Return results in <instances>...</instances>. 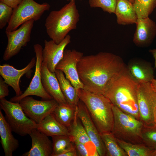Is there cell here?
Listing matches in <instances>:
<instances>
[{"label": "cell", "mask_w": 156, "mask_h": 156, "mask_svg": "<svg viewBox=\"0 0 156 156\" xmlns=\"http://www.w3.org/2000/svg\"><path fill=\"white\" fill-rule=\"evenodd\" d=\"M126 68L120 57L107 52L83 56L77 64L83 89L98 94L104 95L109 82Z\"/></svg>", "instance_id": "cell-1"}, {"label": "cell", "mask_w": 156, "mask_h": 156, "mask_svg": "<svg viewBox=\"0 0 156 156\" xmlns=\"http://www.w3.org/2000/svg\"><path fill=\"white\" fill-rule=\"evenodd\" d=\"M138 83L131 76L126 67L109 82L104 95L122 112L140 120L137 98Z\"/></svg>", "instance_id": "cell-2"}, {"label": "cell", "mask_w": 156, "mask_h": 156, "mask_svg": "<svg viewBox=\"0 0 156 156\" xmlns=\"http://www.w3.org/2000/svg\"><path fill=\"white\" fill-rule=\"evenodd\" d=\"M79 99L85 105L100 134L111 132L114 116L112 104L103 94H96L83 88L77 90Z\"/></svg>", "instance_id": "cell-3"}, {"label": "cell", "mask_w": 156, "mask_h": 156, "mask_svg": "<svg viewBox=\"0 0 156 156\" xmlns=\"http://www.w3.org/2000/svg\"><path fill=\"white\" fill-rule=\"evenodd\" d=\"M79 16L75 0H70L60 10L51 12L47 17L44 25L47 34L59 44L70 31L77 28Z\"/></svg>", "instance_id": "cell-4"}, {"label": "cell", "mask_w": 156, "mask_h": 156, "mask_svg": "<svg viewBox=\"0 0 156 156\" xmlns=\"http://www.w3.org/2000/svg\"><path fill=\"white\" fill-rule=\"evenodd\" d=\"M114 123L112 133L117 139L135 144H144L142 122L133 116L122 112L112 105Z\"/></svg>", "instance_id": "cell-5"}, {"label": "cell", "mask_w": 156, "mask_h": 156, "mask_svg": "<svg viewBox=\"0 0 156 156\" xmlns=\"http://www.w3.org/2000/svg\"><path fill=\"white\" fill-rule=\"evenodd\" d=\"M0 106L12 132L24 136L37 128L38 124L26 115L19 102L8 101L4 98L0 99Z\"/></svg>", "instance_id": "cell-6"}, {"label": "cell", "mask_w": 156, "mask_h": 156, "mask_svg": "<svg viewBox=\"0 0 156 156\" xmlns=\"http://www.w3.org/2000/svg\"><path fill=\"white\" fill-rule=\"evenodd\" d=\"M51 6L48 3H39L34 0H23L13 8L12 15L5 32L11 31L30 20H39L44 12L48 11Z\"/></svg>", "instance_id": "cell-7"}, {"label": "cell", "mask_w": 156, "mask_h": 156, "mask_svg": "<svg viewBox=\"0 0 156 156\" xmlns=\"http://www.w3.org/2000/svg\"><path fill=\"white\" fill-rule=\"evenodd\" d=\"M137 98L140 120L144 126L149 127L155 121L154 111L156 105V92L150 82L138 83Z\"/></svg>", "instance_id": "cell-8"}, {"label": "cell", "mask_w": 156, "mask_h": 156, "mask_svg": "<svg viewBox=\"0 0 156 156\" xmlns=\"http://www.w3.org/2000/svg\"><path fill=\"white\" fill-rule=\"evenodd\" d=\"M34 21L30 20L22 24L18 29L5 32L8 42L3 55L4 60H8L16 55L30 41Z\"/></svg>", "instance_id": "cell-9"}, {"label": "cell", "mask_w": 156, "mask_h": 156, "mask_svg": "<svg viewBox=\"0 0 156 156\" xmlns=\"http://www.w3.org/2000/svg\"><path fill=\"white\" fill-rule=\"evenodd\" d=\"M35 53L36 64L34 74L28 88L24 92L18 96L11 98L10 101L13 102H19L24 97L30 95L40 97L44 100L53 99L45 90L42 82L41 67L42 61V46L38 44L34 45Z\"/></svg>", "instance_id": "cell-10"}, {"label": "cell", "mask_w": 156, "mask_h": 156, "mask_svg": "<svg viewBox=\"0 0 156 156\" xmlns=\"http://www.w3.org/2000/svg\"><path fill=\"white\" fill-rule=\"evenodd\" d=\"M19 102L26 115L37 124L52 113L59 105L54 99L39 101L29 96L24 97Z\"/></svg>", "instance_id": "cell-11"}, {"label": "cell", "mask_w": 156, "mask_h": 156, "mask_svg": "<svg viewBox=\"0 0 156 156\" xmlns=\"http://www.w3.org/2000/svg\"><path fill=\"white\" fill-rule=\"evenodd\" d=\"M83 56L82 53L75 50L65 49L62 59L55 68L63 73L77 91L83 88L77 70V64Z\"/></svg>", "instance_id": "cell-12"}, {"label": "cell", "mask_w": 156, "mask_h": 156, "mask_svg": "<svg viewBox=\"0 0 156 156\" xmlns=\"http://www.w3.org/2000/svg\"><path fill=\"white\" fill-rule=\"evenodd\" d=\"M78 117L100 156H106V152L101 135L84 103L80 100L76 106Z\"/></svg>", "instance_id": "cell-13"}, {"label": "cell", "mask_w": 156, "mask_h": 156, "mask_svg": "<svg viewBox=\"0 0 156 156\" xmlns=\"http://www.w3.org/2000/svg\"><path fill=\"white\" fill-rule=\"evenodd\" d=\"M71 37L68 34L60 43L53 40H44L42 50V63L51 72H55L56 65L62 59L66 46L71 42Z\"/></svg>", "instance_id": "cell-14"}, {"label": "cell", "mask_w": 156, "mask_h": 156, "mask_svg": "<svg viewBox=\"0 0 156 156\" xmlns=\"http://www.w3.org/2000/svg\"><path fill=\"white\" fill-rule=\"evenodd\" d=\"M36 58L33 57L28 64L24 68L17 69L8 64L0 65V75L5 82L14 90L16 95L18 96L22 93L20 86L21 78L24 75L31 72L36 65Z\"/></svg>", "instance_id": "cell-15"}, {"label": "cell", "mask_w": 156, "mask_h": 156, "mask_svg": "<svg viewBox=\"0 0 156 156\" xmlns=\"http://www.w3.org/2000/svg\"><path fill=\"white\" fill-rule=\"evenodd\" d=\"M133 41L137 46L145 47L150 46L156 36V24L148 17L138 18Z\"/></svg>", "instance_id": "cell-16"}, {"label": "cell", "mask_w": 156, "mask_h": 156, "mask_svg": "<svg viewBox=\"0 0 156 156\" xmlns=\"http://www.w3.org/2000/svg\"><path fill=\"white\" fill-rule=\"evenodd\" d=\"M32 142L31 147L23 156H51L53 153L52 142L48 136L37 129L29 134Z\"/></svg>", "instance_id": "cell-17"}, {"label": "cell", "mask_w": 156, "mask_h": 156, "mask_svg": "<svg viewBox=\"0 0 156 156\" xmlns=\"http://www.w3.org/2000/svg\"><path fill=\"white\" fill-rule=\"evenodd\" d=\"M41 74L42 85L46 91L59 104L67 103L55 72L50 71L42 63Z\"/></svg>", "instance_id": "cell-18"}, {"label": "cell", "mask_w": 156, "mask_h": 156, "mask_svg": "<svg viewBox=\"0 0 156 156\" xmlns=\"http://www.w3.org/2000/svg\"><path fill=\"white\" fill-rule=\"evenodd\" d=\"M127 68L131 76L138 83L150 82L154 78L153 68L148 62L132 60Z\"/></svg>", "instance_id": "cell-19"}, {"label": "cell", "mask_w": 156, "mask_h": 156, "mask_svg": "<svg viewBox=\"0 0 156 156\" xmlns=\"http://www.w3.org/2000/svg\"><path fill=\"white\" fill-rule=\"evenodd\" d=\"M12 132L3 114L0 110V136L1 142L5 156H12L18 148V140L13 135Z\"/></svg>", "instance_id": "cell-20"}, {"label": "cell", "mask_w": 156, "mask_h": 156, "mask_svg": "<svg viewBox=\"0 0 156 156\" xmlns=\"http://www.w3.org/2000/svg\"><path fill=\"white\" fill-rule=\"evenodd\" d=\"M114 14L120 25L135 24L138 18L133 4L129 0H117Z\"/></svg>", "instance_id": "cell-21"}, {"label": "cell", "mask_w": 156, "mask_h": 156, "mask_svg": "<svg viewBox=\"0 0 156 156\" xmlns=\"http://www.w3.org/2000/svg\"><path fill=\"white\" fill-rule=\"evenodd\" d=\"M37 129L48 137L70 135L68 129L59 122L52 113L48 115L38 124Z\"/></svg>", "instance_id": "cell-22"}, {"label": "cell", "mask_w": 156, "mask_h": 156, "mask_svg": "<svg viewBox=\"0 0 156 156\" xmlns=\"http://www.w3.org/2000/svg\"><path fill=\"white\" fill-rule=\"evenodd\" d=\"M62 92L67 102L76 106L80 100L77 91L61 71L56 69L55 72Z\"/></svg>", "instance_id": "cell-23"}, {"label": "cell", "mask_w": 156, "mask_h": 156, "mask_svg": "<svg viewBox=\"0 0 156 156\" xmlns=\"http://www.w3.org/2000/svg\"><path fill=\"white\" fill-rule=\"evenodd\" d=\"M76 106L67 103L59 104L52 113L59 122L68 129L73 119Z\"/></svg>", "instance_id": "cell-24"}, {"label": "cell", "mask_w": 156, "mask_h": 156, "mask_svg": "<svg viewBox=\"0 0 156 156\" xmlns=\"http://www.w3.org/2000/svg\"><path fill=\"white\" fill-rule=\"evenodd\" d=\"M105 147L107 156H128L118 144L116 139L111 132L101 134Z\"/></svg>", "instance_id": "cell-25"}, {"label": "cell", "mask_w": 156, "mask_h": 156, "mask_svg": "<svg viewBox=\"0 0 156 156\" xmlns=\"http://www.w3.org/2000/svg\"><path fill=\"white\" fill-rule=\"evenodd\" d=\"M75 108V116L68 128L72 141H76L84 144L91 142L82 123L79 120Z\"/></svg>", "instance_id": "cell-26"}, {"label": "cell", "mask_w": 156, "mask_h": 156, "mask_svg": "<svg viewBox=\"0 0 156 156\" xmlns=\"http://www.w3.org/2000/svg\"><path fill=\"white\" fill-rule=\"evenodd\" d=\"M116 140L128 156H148L151 155L148 147L144 145L133 144Z\"/></svg>", "instance_id": "cell-27"}, {"label": "cell", "mask_w": 156, "mask_h": 156, "mask_svg": "<svg viewBox=\"0 0 156 156\" xmlns=\"http://www.w3.org/2000/svg\"><path fill=\"white\" fill-rule=\"evenodd\" d=\"M53 153L51 156H59L71 145L72 139L69 135H59L52 137Z\"/></svg>", "instance_id": "cell-28"}, {"label": "cell", "mask_w": 156, "mask_h": 156, "mask_svg": "<svg viewBox=\"0 0 156 156\" xmlns=\"http://www.w3.org/2000/svg\"><path fill=\"white\" fill-rule=\"evenodd\" d=\"M138 18L148 17L156 7V0H133Z\"/></svg>", "instance_id": "cell-29"}, {"label": "cell", "mask_w": 156, "mask_h": 156, "mask_svg": "<svg viewBox=\"0 0 156 156\" xmlns=\"http://www.w3.org/2000/svg\"><path fill=\"white\" fill-rule=\"evenodd\" d=\"M117 0H88L91 8H100L105 12L115 13Z\"/></svg>", "instance_id": "cell-30"}, {"label": "cell", "mask_w": 156, "mask_h": 156, "mask_svg": "<svg viewBox=\"0 0 156 156\" xmlns=\"http://www.w3.org/2000/svg\"><path fill=\"white\" fill-rule=\"evenodd\" d=\"M13 8L0 1V29H2L8 24L12 17Z\"/></svg>", "instance_id": "cell-31"}, {"label": "cell", "mask_w": 156, "mask_h": 156, "mask_svg": "<svg viewBox=\"0 0 156 156\" xmlns=\"http://www.w3.org/2000/svg\"><path fill=\"white\" fill-rule=\"evenodd\" d=\"M142 135L143 144L147 147L151 144H156V131H150L144 126Z\"/></svg>", "instance_id": "cell-32"}, {"label": "cell", "mask_w": 156, "mask_h": 156, "mask_svg": "<svg viewBox=\"0 0 156 156\" xmlns=\"http://www.w3.org/2000/svg\"><path fill=\"white\" fill-rule=\"evenodd\" d=\"M73 142L75 145L78 156H89L85 144L76 141H74Z\"/></svg>", "instance_id": "cell-33"}, {"label": "cell", "mask_w": 156, "mask_h": 156, "mask_svg": "<svg viewBox=\"0 0 156 156\" xmlns=\"http://www.w3.org/2000/svg\"><path fill=\"white\" fill-rule=\"evenodd\" d=\"M3 78L0 77V99L5 98L9 94L8 86Z\"/></svg>", "instance_id": "cell-34"}, {"label": "cell", "mask_w": 156, "mask_h": 156, "mask_svg": "<svg viewBox=\"0 0 156 156\" xmlns=\"http://www.w3.org/2000/svg\"><path fill=\"white\" fill-rule=\"evenodd\" d=\"M78 156L77 150L75 145L73 142L70 146L59 155V156Z\"/></svg>", "instance_id": "cell-35"}, {"label": "cell", "mask_w": 156, "mask_h": 156, "mask_svg": "<svg viewBox=\"0 0 156 156\" xmlns=\"http://www.w3.org/2000/svg\"><path fill=\"white\" fill-rule=\"evenodd\" d=\"M23 0H0V1L3 2L13 8L19 4Z\"/></svg>", "instance_id": "cell-36"}, {"label": "cell", "mask_w": 156, "mask_h": 156, "mask_svg": "<svg viewBox=\"0 0 156 156\" xmlns=\"http://www.w3.org/2000/svg\"><path fill=\"white\" fill-rule=\"evenodd\" d=\"M149 52L152 55L154 59V68H156V49H151L149 51Z\"/></svg>", "instance_id": "cell-37"}, {"label": "cell", "mask_w": 156, "mask_h": 156, "mask_svg": "<svg viewBox=\"0 0 156 156\" xmlns=\"http://www.w3.org/2000/svg\"><path fill=\"white\" fill-rule=\"evenodd\" d=\"M150 83L152 88L156 92V79H153Z\"/></svg>", "instance_id": "cell-38"}, {"label": "cell", "mask_w": 156, "mask_h": 156, "mask_svg": "<svg viewBox=\"0 0 156 156\" xmlns=\"http://www.w3.org/2000/svg\"><path fill=\"white\" fill-rule=\"evenodd\" d=\"M154 116L155 120L156 121V105L155 106L154 111Z\"/></svg>", "instance_id": "cell-39"}, {"label": "cell", "mask_w": 156, "mask_h": 156, "mask_svg": "<svg viewBox=\"0 0 156 156\" xmlns=\"http://www.w3.org/2000/svg\"><path fill=\"white\" fill-rule=\"evenodd\" d=\"M129 1H130V2H131L133 4L134 3V0H129Z\"/></svg>", "instance_id": "cell-40"}, {"label": "cell", "mask_w": 156, "mask_h": 156, "mask_svg": "<svg viewBox=\"0 0 156 156\" xmlns=\"http://www.w3.org/2000/svg\"><path fill=\"white\" fill-rule=\"evenodd\" d=\"M153 155H154L156 156V152L155 153H154Z\"/></svg>", "instance_id": "cell-41"}, {"label": "cell", "mask_w": 156, "mask_h": 156, "mask_svg": "<svg viewBox=\"0 0 156 156\" xmlns=\"http://www.w3.org/2000/svg\"><path fill=\"white\" fill-rule=\"evenodd\" d=\"M67 1H69V0H67Z\"/></svg>", "instance_id": "cell-42"}]
</instances>
